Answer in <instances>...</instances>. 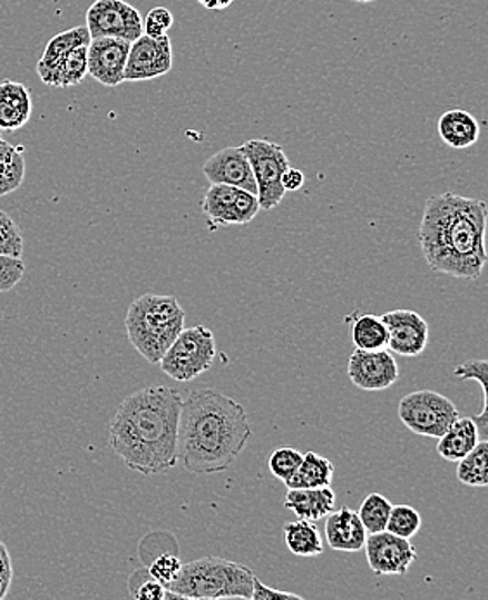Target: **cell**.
Returning a JSON list of instances; mask_svg holds the SVG:
<instances>
[{
    "instance_id": "cell-7",
    "label": "cell",
    "mask_w": 488,
    "mask_h": 600,
    "mask_svg": "<svg viewBox=\"0 0 488 600\" xmlns=\"http://www.w3.org/2000/svg\"><path fill=\"white\" fill-rule=\"evenodd\" d=\"M399 417L407 430L419 436L440 437L461 414L456 403L442 393L421 390L402 396Z\"/></svg>"
},
{
    "instance_id": "cell-39",
    "label": "cell",
    "mask_w": 488,
    "mask_h": 600,
    "mask_svg": "<svg viewBox=\"0 0 488 600\" xmlns=\"http://www.w3.org/2000/svg\"><path fill=\"white\" fill-rule=\"evenodd\" d=\"M303 184H305V175L299 168L287 167L283 177H281V186L284 187L286 193H295V190L302 189Z\"/></svg>"
},
{
    "instance_id": "cell-5",
    "label": "cell",
    "mask_w": 488,
    "mask_h": 600,
    "mask_svg": "<svg viewBox=\"0 0 488 600\" xmlns=\"http://www.w3.org/2000/svg\"><path fill=\"white\" fill-rule=\"evenodd\" d=\"M253 573L240 562L203 558L183 564L165 599H252Z\"/></svg>"
},
{
    "instance_id": "cell-10",
    "label": "cell",
    "mask_w": 488,
    "mask_h": 600,
    "mask_svg": "<svg viewBox=\"0 0 488 600\" xmlns=\"http://www.w3.org/2000/svg\"><path fill=\"white\" fill-rule=\"evenodd\" d=\"M90 39L134 40L143 36V16L124 0H96L86 16Z\"/></svg>"
},
{
    "instance_id": "cell-8",
    "label": "cell",
    "mask_w": 488,
    "mask_h": 600,
    "mask_svg": "<svg viewBox=\"0 0 488 600\" xmlns=\"http://www.w3.org/2000/svg\"><path fill=\"white\" fill-rule=\"evenodd\" d=\"M244 155L248 158L253 177L256 183V198L260 209L271 212L277 208L284 199V187L281 186V177L290 167V159L280 144L265 139H252L241 144Z\"/></svg>"
},
{
    "instance_id": "cell-26",
    "label": "cell",
    "mask_w": 488,
    "mask_h": 600,
    "mask_svg": "<svg viewBox=\"0 0 488 600\" xmlns=\"http://www.w3.org/2000/svg\"><path fill=\"white\" fill-rule=\"evenodd\" d=\"M284 539H286L291 554L299 555V558H315L324 552L321 531L315 527L314 521L299 519V521L287 523L284 527Z\"/></svg>"
},
{
    "instance_id": "cell-32",
    "label": "cell",
    "mask_w": 488,
    "mask_h": 600,
    "mask_svg": "<svg viewBox=\"0 0 488 600\" xmlns=\"http://www.w3.org/2000/svg\"><path fill=\"white\" fill-rule=\"evenodd\" d=\"M302 461L303 453H300L299 450L293 449V446H280V449H275L271 453L267 465L271 473L286 484L293 478V474L299 471Z\"/></svg>"
},
{
    "instance_id": "cell-12",
    "label": "cell",
    "mask_w": 488,
    "mask_h": 600,
    "mask_svg": "<svg viewBox=\"0 0 488 600\" xmlns=\"http://www.w3.org/2000/svg\"><path fill=\"white\" fill-rule=\"evenodd\" d=\"M364 549L369 568L380 577H402L418 559L411 540L397 537L387 530L369 533Z\"/></svg>"
},
{
    "instance_id": "cell-20",
    "label": "cell",
    "mask_w": 488,
    "mask_h": 600,
    "mask_svg": "<svg viewBox=\"0 0 488 600\" xmlns=\"http://www.w3.org/2000/svg\"><path fill=\"white\" fill-rule=\"evenodd\" d=\"M284 508L296 518L318 521L336 509V495L331 486L322 489H287Z\"/></svg>"
},
{
    "instance_id": "cell-35",
    "label": "cell",
    "mask_w": 488,
    "mask_h": 600,
    "mask_svg": "<svg viewBox=\"0 0 488 600\" xmlns=\"http://www.w3.org/2000/svg\"><path fill=\"white\" fill-rule=\"evenodd\" d=\"M183 568V561L178 559L177 554H170V552H163V554L156 555L148 565L149 577L155 578L162 586L167 589L172 581L177 578L178 571Z\"/></svg>"
},
{
    "instance_id": "cell-16",
    "label": "cell",
    "mask_w": 488,
    "mask_h": 600,
    "mask_svg": "<svg viewBox=\"0 0 488 600\" xmlns=\"http://www.w3.org/2000/svg\"><path fill=\"white\" fill-rule=\"evenodd\" d=\"M203 174L209 184H227V186L256 194L255 177L241 146L240 148H224L215 153L203 165Z\"/></svg>"
},
{
    "instance_id": "cell-11",
    "label": "cell",
    "mask_w": 488,
    "mask_h": 600,
    "mask_svg": "<svg viewBox=\"0 0 488 600\" xmlns=\"http://www.w3.org/2000/svg\"><path fill=\"white\" fill-rule=\"evenodd\" d=\"M172 67H174V49L170 37L153 39L143 33L130 43L124 82H146L167 75Z\"/></svg>"
},
{
    "instance_id": "cell-28",
    "label": "cell",
    "mask_w": 488,
    "mask_h": 600,
    "mask_svg": "<svg viewBox=\"0 0 488 600\" xmlns=\"http://www.w3.org/2000/svg\"><path fill=\"white\" fill-rule=\"evenodd\" d=\"M453 376L461 381H477L481 387V396H484V407L481 414L475 415V424H477L478 433L484 440H487L488 434V362L487 361H468L453 368Z\"/></svg>"
},
{
    "instance_id": "cell-24",
    "label": "cell",
    "mask_w": 488,
    "mask_h": 600,
    "mask_svg": "<svg viewBox=\"0 0 488 600\" xmlns=\"http://www.w3.org/2000/svg\"><path fill=\"white\" fill-rule=\"evenodd\" d=\"M334 476V465L330 459L319 453L306 452L303 455L299 471L286 483V489H322L331 486Z\"/></svg>"
},
{
    "instance_id": "cell-18",
    "label": "cell",
    "mask_w": 488,
    "mask_h": 600,
    "mask_svg": "<svg viewBox=\"0 0 488 600\" xmlns=\"http://www.w3.org/2000/svg\"><path fill=\"white\" fill-rule=\"evenodd\" d=\"M89 42L90 36L87 27L70 28V30L61 31L58 36L52 37L37 62V75H39L40 80L46 86L51 87L52 78L67 56L74 51L75 47Z\"/></svg>"
},
{
    "instance_id": "cell-37",
    "label": "cell",
    "mask_w": 488,
    "mask_h": 600,
    "mask_svg": "<svg viewBox=\"0 0 488 600\" xmlns=\"http://www.w3.org/2000/svg\"><path fill=\"white\" fill-rule=\"evenodd\" d=\"M172 24H174V14H172L170 9L158 6V8H153L144 18L143 33L144 36L153 37V39H158V37L168 36Z\"/></svg>"
},
{
    "instance_id": "cell-31",
    "label": "cell",
    "mask_w": 488,
    "mask_h": 600,
    "mask_svg": "<svg viewBox=\"0 0 488 600\" xmlns=\"http://www.w3.org/2000/svg\"><path fill=\"white\" fill-rule=\"evenodd\" d=\"M421 514L411 505H392L390 518H388L387 531L411 540L421 530Z\"/></svg>"
},
{
    "instance_id": "cell-4",
    "label": "cell",
    "mask_w": 488,
    "mask_h": 600,
    "mask_svg": "<svg viewBox=\"0 0 488 600\" xmlns=\"http://www.w3.org/2000/svg\"><path fill=\"white\" fill-rule=\"evenodd\" d=\"M186 324V312L175 296L143 295L128 306V342L149 364L158 365Z\"/></svg>"
},
{
    "instance_id": "cell-27",
    "label": "cell",
    "mask_w": 488,
    "mask_h": 600,
    "mask_svg": "<svg viewBox=\"0 0 488 600\" xmlns=\"http://www.w3.org/2000/svg\"><path fill=\"white\" fill-rule=\"evenodd\" d=\"M488 442L481 440L471 452L461 461H458V480L466 486L475 489H485L488 486Z\"/></svg>"
},
{
    "instance_id": "cell-33",
    "label": "cell",
    "mask_w": 488,
    "mask_h": 600,
    "mask_svg": "<svg viewBox=\"0 0 488 600\" xmlns=\"http://www.w3.org/2000/svg\"><path fill=\"white\" fill-rule=\"evenodd\" d=\"M25 240L20 227L0 209V255L23 258Z\"/></svg>"
},
{
    "instance_id": "cell-2",
    "label": "cell",
    "mask_w": 488,
    "mask_h": 600,
    "mask_svg": "<svg viewBox=\"0 0 488 600\" xmlns=\"http://www.w3.org/2000/svg\"><path fill=\"white\" fill-rule=\"evenodd\" d=\"M252 437L243 405L214 387H199L183 396L178 419L177 459L196 476L224 473Z\"/></svg>"
},
{
    "instance_id": "cell-38",
    "label": "cell",
    "mask_w": 488,
    "mask_h": 600,
    "mask_svg": "<svg viewBox=\"0 0 488 600\" xmlns=\"http://www.w3.org/2000/svg\"><path fill=\"white\" fill-rule=\"evenodd\" d=\"M271 599H302L299 593L283 592V590L272 589L264 586L258 578L253 580L252 600H271Z\"/></svg>"
},
{
    "instance_id": "cell-3",
    "label": "cell",
    "mask_w": 488,
    "mask_h": 600,
    "mask_svg": "<svg viewBox=\"0 0 488 600\" xmlns=\"http://www.w3.org/2000/svg\"><path fill=\"white\" fill-rule=\"evenodd\" d=\"M487 205L443 193L428 198L418 239L431 271L453 279L477 281L487 265Z\"/></svg>"
},
{
    "instance_id": "cell-36",
    "label": "cell",
    "mask_w": 488,
    "mask_h": 600,
    "mask_svg": "<svg viewBox=\"0 0 488 600\" xmlns=\"http://www.w3.org/2000/svg\"><path fill=\"white\" fill-rule=\"evenodd\" d=\"M25 271H27V265L23 258L0 255V293L14 289L23 279Z\"/></svg>"
},
{
    "instance_id": "cell-13",
    "label": "cell",
    "mask_w": 488,
    "mask_h": 600,
    "mask_svg": "<svg viewBox=\"0 0 488 600\" xmlns=\"http://www.w3.org/2000/svg\"><path fill=\"white\" fill-rule=\"evenodd\" d=\"M350 381L362 392H383L399 381V364L390 350H359L349 358Z\"/></svg>"
},
{
    "instance_id": "cell-40",
    "label": "cell",
    "mask_w": 488,
    "mask_h": 600,
    "mask_svg": "<svg viewBox=\"0 0 488 600\" xmlns=\"http://www.w3.org/2000/svg\"><path fill=\"white\" fill-rule=\"evenodd\" d=\"M198 2L209 11H222V9L230 8L234 0H198Z\"/></svg>"
},
{
    "instance_id": "cell-9",
    "label": "cell",
    "mask_w": 488,
    "mask_h": 600,
    "mask_svg": "<svg viewBox=\"0 0 488 600\" xmlns=\"http://www.w3.org/2000/svg\"><path fill=\"white\" fill-rule=\"evenodd\" d=\"M202 209L208 222V229L215 230L221 225L250 224L258 215L260 203L256 194L248 190L227 184H209Z\"/></svg>"
},
{
    "instance_id": "cell-22",
    "label": "cell",
    "mask_w": 488,
    "mask_h": 600,
    "mask_svg": "<svg viewBox=\"0 0 488 600\" xmlns=\"http://www.w3.org/2000/svg\"><path fill=\"white\" fill-rule=\"evenodd\" d=\"M480 442L477 424L471 417H459L442 436L438 437L437 452L449 462L461 461Z\"/></svg>"
},
{
    "instance_id": "cell-19",
    "label": "cell",
    "mask_w": 488,
    "mask_h": 600,
    "mask_svg": "<svg viewBox=\"0 0 488 600\" xmlns=\"http://www.w3.org/2000/svg\"><path fill=\"white\" fill-rule=\"evenodd\" d=\"M33 102L27 86L12 80L0 83V130L16 132L30 121Z\"/></svg>"
},
{
    "instance_id": "cell-17",
    "label": "cell",
    "mask_w": 488,
    "mask_h": 600,
    "mask_svg": "<svg viewBox=\"0 0 488 600\" xmlns=\"http://www.w3.org/2000/svg\"><path fill=\"white\" fill-rule=\"evenodd\" d=\"M325 540L338 552H361L368 539V531L361 518L349 508L334 509L325 515Z\"/></svg>"
},
{
    "instance_id": "cell-41",
    "label": "cell",
    "mask_w": 488,
    "mask_h": 600,
    "mask_svg": "<svg viewBox=\"0 0 488 600\" xmlns=\"http://www.w3.org/2000/svg\"><path fill=\"white\" fill-rule=\"evenodd\" d=\"M353 2H361V4H368V2H374V0H353Z\"/></svg>"
},
{
    "instance_id": "cell-6",
    "label": "cell",
    "mask_w": 488,
    "mask_h": 600,
    "mask_svg": "<svg viewBox=\"0 0 488 600\" xmlns=\"http://www.w3.org/2000/svg\"><path fill=\"white\" fill-rule=\"evenodd\" d=\"M217 343L206 326L184 327L158 362L165 376L178 383H189L212 368Z\"/></svg>"
},
{
    "instance_id": "cell-23",
    "label": "cell",
    "mask_w": 488,
    "mask_h": 600,
    "mask_svg": "<svg viewBox=\"0 0 488 600\" xmlns=\"http://www.w3.org/2000/svg\"><path fill=\"white\" fill-rule=\"evenodd\" d=\"M350 340L359 350L388 348V331L380 315L355 314L347 317Z\"/></svg>"
},
{
    "instance_id": "cell-21",
    "label": "cell",
    "mask_w": 488,
    "mask_h": 600,
    "mask_svg": "<svg viewBox=\"0 0 488 600\" xmlns=\"http://www.w3.org/2000/svg\"><path fill=\"white\" fill-rule=\"evenodd\" d=\"M438 134L452 149H468L480 139V125L471 112L450 109L438 120Z\"/></svg>"
},
{
    "instance_id": "cell-25",
    "label": "cell",
    "mask_w": 488,
    "mask_h": 600,
    "mask_svg": "<svg viewBox=\"0 0 488 600\" xmlns=\"http://www.w3.org/2000/svg\"><path fill=\"white\" fill-rule=\"evenodd\" d=\"M27 175L23 146L0 139V198L20 189Z\"/></svg>"
},
{
    "instance_id": "cell-15",
    "label": "cell",
    "mask_w": 488,
    "mask_h": 600,
    "mask_svg": "<svg viewBox=\"0 0 488 600\" xmlns=\"http://www.w3.org/2000/svg\"><path fill=\"white\" fill-rule=\"evenodd\" d=\"M128 51H130V42L127 40L111 39V37L90 39L89 49H87L90 77L109 89L124 83Z\"/></svg>"
},
{
    "instance_id": "cell-30",
    "label": "cell",
    "mask_w": 488,
    "mask_h": 600,
    "mask_svg": "<svg viewBox=\"0 0 488 600\" xmlns=\"http://www.w3.org/2000/svg\"><path fill=\"white\" fill-rule=\"evenodd\" d=\"M392 511V502L381 493H369L362 500L361 509H359V518L364 524L365 531L369 533H380L387 530L388 518Z\"/></svg>"
},
{
    "instance_id": "cell-42",
    "label": "cell",
    "mask_w": 488,
    "mask_h": 600,
    "mask_svg": "<svg viewBox=\"0 0 488 600\" xmlns=\"http://www.w3.org/2000/svg\"><path fill=\"white\" fill-rule=\"evenodd\" d=\"M0 139H2V130H0Z\"/></svg>"
},
{
    "instance_id": "cell-34",
    "label": "cell",
    "mask_w": 488,
    "mask_h": 600,
    "mask_svg": "<svg viewBox=\"0 0 488 600\" xmlns=\"http://www.w3.org/2000/svg\"><path fill=\"white\" fill-rule=\"evenodd\" d=\"M128 589L137 600H163L167 597L165 586L149 577L148 570L136 571L128 580Z\"/></svg>"
},
{
    "instance_id": "cell-14",
    "label": "cell",
    "mask_w": 488,
    "mask_h": 600,
    "mask_svg": "<svg viewBox=\"0 0 488 600\" xmlns=\"http://www.w3.org/2000/svg\"><path fill=\"white\" fill-rule=\"evenodd\" d=\"M388 331V350L397 355L419 356L428 346L430 326L414 311H390L381 315Z\"/></svg>"
},
{
    "instance_id": "cell-1",
    "label": "cell",
    "mask_w": 488,
    "mask_h": 600,
    "mask_svg": "<svg viewBox=\"0 0 488 600\" xmlns=\"http://www.w3.org/2000/svg\"><path fill=\"white\" fill-rule=\"evenodd\" d=\"M183 395L174 387L149 386L128 395L109 423V446L143 476L165 474L178 464V419Z\"/></svg>"
},
{
    "instance_id": "cell-29",
    "label": "cell",
    "mask_w": 488,
    "mask_h": 600,
    "mask_svg": "<svg viewBox=\"0 0 488 600\" xmlns=\"http://www.w3.org/2000/svg\"><path fill=\"white\" fill-rule=\"evenodd\" d=\"M87 49L89 43L75 47L74 51L61 62V67L56 71L52 78L51 87L55 89H68V87L78 86L86 80L89 75V65H87Z\"/></svg>"
}]
</instances>
